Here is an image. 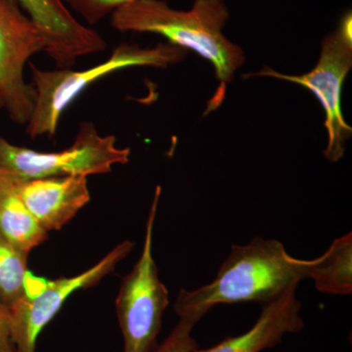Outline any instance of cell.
Instances as JSON below:
<instances>
[{
  "instance_id": "6da1fadb",
  "label": "cell",
  "mask_w": 352,
  "mask_h": 352,
  "mask_svg": "<svg viewBox=\"0 0 352 352\" xmlns=\"http://www.w3.org/2000/svg\"><path fill=\"white\" fill-rule=\"evenodd\" d=\"M229 17L224 0H195L189 10L173 9L166 0H133L110 16V25L120 32L157 34L210 62L221 87L208 113L223 101L227 85L245 63L244 51L223 34Z\"/></svg>"
},
{
  "instance_id": "7a4b0ae2",
  "label": "cell",
  "mask_w": 352,
  "mask_h": 352,
  "mask_svg": "<svg viewBox=\"0 0 352 352\" xmlns=\"http://www.w3.org/2000/svg\"><path fill=\"white\" fill-rule=\"evenodd\" d=\"M312 266L314 259L293 258L280 241L256 237L249 244L234 245L210 283L193 291L179 292L175 314L201 319L219 305H263L310 278Z\"/></svg>"
},
{
  "instance_id": "3957f363",
  "label": "cell",
  "mask_w": 352,
  "mask_h": 352,
  "mask_svg": "<svg viewBox=\"0 0 352 352\" xmlns=\"http://www.w3.org/2000/svg\"><path fill=\"white\" fill-rule=\"evenodd\" d=\"M188 50L170 43L145 48L122 43L113 50L107 60L85 71L71 69L45 71L31 63L34 106L25 124V132L32 139L43 135L53 138L56 134L62 113L92 83L131 67L166 69L182 62Z\"/></svg>"
},
{
  "instance_id": "277c9868",
  "label": "cell",
  "mask_w": 352,
  "mask_h": 352,
  "mask_svg": "<svg viewBox=\"0 0 352 352\" xmlns=\"http://www.w3.org/2000/svg\"><path fill=\"white\" fill-rule=\"evenodd\" d=\"M162 188L157 186L146 224L144 245L133 270L122 280L117 314L124 337V352H154L168 307V292L157 275L153 256V231Z\"/></svg>"
},
{
  "instance_id": "5b68a950",
  "label": "cell",
  "mask_w": 352,
  "mask_h": 352,
  "mask_svg": "<svg viewBox=\"0 0 352 352\" xmlns=\"http://www.w3.org/2000/svg\"><path fill=\"white\" fill-rule=\"evenodd\" d=\"M129 148H119L113 135H101L92 122H82L73 144L44 153L14 145L0 136V168L22 179L51 176L106 175L115 164H126Z\"/></svg>"
},
{
  "instance_id": "8992f818",
  "label": "cell",
  "mask_w": 352,
  "mask_h": 352,
  "mask_svg": "<svg viewBox=\"0 0 352 352\" xmlns=\"http://www.w3.org/2000/svg\"><path fill=\"white\" fill-rule=\"evenodd\" d=\"M352 66V13L347 10L340 18L335 31L322 43L320 57L311 71L300 76L285 75L273 69L264 68L250 76H270L295 82L307 88L320 101L325 111L328 144L324 156L338 162L346 151L352 127L346 124L342 112V88Z\"/></svg>"
},
{
  "instance_id": "52a82bcc",
  "label": "cell",
  "mask_w": 352,
  "mask_h": 352,
  "mask_svg": "<svg viewBox=\"0 0 352 352\" xmlns=\"http://www.w3.org/2000/svg\"><path fill=\"white\" fill-rule=\"evenodd\" d=\"M133 247L131 241L120 243L98 263L76 276L46 281L29 273L24 298L6 309L16 352L36 351L39 333L52 320L67 298L78 289L95 286L110 274L116 265L131 254Z\"/></svg>"
},
{
  "instance_id": "ba28073f",
  "label": "cell",
  "mask_w": 352,
  "mask_h": 352,
  "mask_svg": "<svg viewBox=\"0 0 352 352\" xmlns=\"http://www.w3.org/2000/svg\"><path fill=\"white\" fill-rule=\"evenodd\" d=\"M50 39L16 0H0V99L9 118L20 126L29 122L34 89L25 82L30 58L47 52Z\"/></svg>"
},
{
  "instance_id": "9c48e42d",
  "label": "cell",
  "mask_w": 352,
  "mask_h": 352,
  "mask_svg": "<svg viewBox=\"0 0 352 352\" xmlns=\"http://www.w3.org/2000/svg\"><path fill=\"white\" fill-rule=\"evenodd\" d=\"M50 39L46 54L58 69H71L78 58L102 52L107 43L100 34L82 24L63 0H16Z\"/></svg>"
},
{
  "instance_id": "30bf717a",
  "label": "cell",
  "mask_w": 352,
  "mask_h": 352,
  "mask_svg": "<svg viewBox=\"0 0 352 352\" xmlns=\"http://www.w3.org/2000/svg\"><path fill=\"white\" fill-rule=\"evenodd\" d=\"M15 183L21 200L46 232L61 229L90 201L87 176H15Z\"/></svg>"
},
{
  "instance_id": "8fae6325",
  "label": "cell",
  "mask_w": 352,
  "mask_h": 352,
  "mask_svg": "<svg viewBox=\"0 0 352 352\" xmlns=\"http://www.w3.org/2000/svg\"><path fill=\"white\" fill-rule=\"evenodd\" d=\"M296 288L298 286L291 287L274 300L263 303L258 320L247 332L195 352H261L278 346L284 336L300 332L305 323L300 316L302 303L296 298Z\"/></svg>"
},
{
  "instance_id": "7c38bea8",
  "label": "cell",
  "mask_w": 352,
  "mask_h": 352,
  "mask_svg": "<svg viewBox=\"0 0 352 352\" xmlns=\"http://www.w3.org/2000/svg\"><path fill=\"white\" fill-rule=\"evenodd\" d=\"M0 234L29 254L47 239V232L25 208L16 189L15 176L0 168Z\"/></svg>"
},
{
  "instance_id": "4fadbf2b",
  "label": "cell",
  "mask_w": 352,
  "mask_h": 352,
  "mask_svg": "<svg viewBox=\"0 0 352 352\" xmlns=\"http://www.w3.org/2000/svg\"><path fill=\"white\" fill-rule=\"evenodd\" d=\"M315 288L329 295L352 293V235L347 233L333 240L327 251L314 259L311 275Z\"/></svg>"
},
{
  "instance_id": "5bb4252c",
  "label": "cell",
  "mask_w": 352,
  "mask_h": 352,
  "mask_svg": "<svg viewBox=\"0 0 352 352\" xmlns=\"http://www.w3.org/2000/svg\"><path fill=\"white\" fill-rule=\"evenodd\" d=\"M28 254L0 234V305L6 309L25 295Z\"/></svg>"
},
{
  "instance_id": "9a60e30c",
  "label": "cell",
  "mask_w": 352,
  "mask_h": 352,
  "mask_svg": "<svg viewBox=\"0 0 352 352\" xmlns=\"http://www.w3.org/2000/svg\"><path fill=\"white\" fill-rule=\"evenodd\" d=\"M201 318L194 315L179 317L177 325L154 352H195L198 349L192 331Z\"/></svg>"
},
{
  "instance_id": "2e32d148",
  "label": "cell",
  "mask_w": 352,
  "mask_h": 352,
  "mask_svg": "<svg viewBox=\"0 0 352 352\" xmlns=\"http://www.w3.org/2000/svg\"><path fill=\"white\" fill-rule=\"evenodd\" d=\"M133 0H63L69 10L80 14L88 25L98 24L107 16Z\"/></svg>"
},
{
  "instance_id": "e0dca14e",
  "label": "cell",
  "mask_w": 352,
  "mask_h": 352,
  "mask_svg": "<svg viewBox=\"0 0 352 352\" xmlns=\"http://www.w3.org/2000/svg\"><path fill=\"white\" fill-rule=\"evenodd\" d=\"M0 352H16L11 340L6 309L0 305Z\"/></svg>"
},
{
  "instance_id": "ac0fdd59",
  "label": "cell",
  "mask_w": 352,
  "mask_h": 352,
  "mask_svg": "<svg viewBox=\"0 0 352 352\" xmlns=\"http://www.w3.org/2000/svg\"><path fill=\"white\" fill-rule=\"evenodd\" d=\"M0 109H3V103H2L1 99H0Z\"/></svg>"
}]
</instances>
